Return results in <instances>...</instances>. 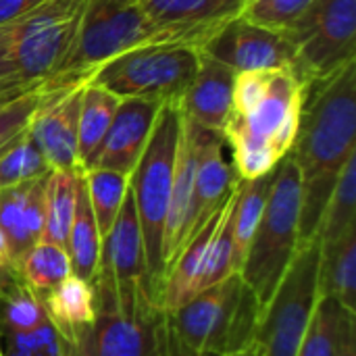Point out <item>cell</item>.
<instances>
[{
    "instance_id": "4fadbf2b",
    "label": "cell",
    "mask_w": 356,
    "mask_h": 356,
    "mask_svg": "<svg viewBox=\"0 0 356 356\" xmlns=\"http://www.w3.org/2000/svg\"><path fill=\"white\" fill-rule=\"evenodd\" d=\"M94 280L115 290H131L136 286H146L154 296L148 282L144 240L131 190L127 192L111 232L106 234V238H102L100 265Z\"/></svg>"
},
{
    "instance_id": "ac0fdd59",
    "label": "cell",
    "mask_w": 356,
    "mask_h": 356,
    "mask_svg": "<svg viewBox=\"0 0 356 356\" xmlns=\"http://www.w3.org/2000/svg\"><path fill=\"white\" fill-rule=\"evenodd\" d=\"M207 136V129L194 125L181 115V131H179V146H177V161H175V173H173V186H171V198H169V211L165 221V238H163V263L165 269L177 254L184 242L186 223L190 215L192 204V190H194V175H196V163L200 154L202 140Z\"/></svg>"
},
{
    "instance_id": "e0dca14e",
    "label": "cell",
    "mask_w": 356,
    "mask_h": 356,
    "mask_svg": "<svg viewBox=\"0 0 356 356\" xmlns=\"http://www.w3.org/2000/svg\"><path fill=\"white\" fill-rule=\"evenodd\" d=\"M236 71L200 52L196 75L179 100V113L194 125L221 134L232 113Z\"/></svg>"
},
{
    "instance_id": "cb8c5ba5",
    "label": "cell",
    "mask_w": 356,
    "mask_h": 356,
    "mask_svg": "<svg viewBox=\"0 0 356 356\" xmlns=\"http://www.w3.org/2000/svg\"><path fill=\"white\" fill-rule=\"evenodd\" d=\"M100 248H102V238H100V232H98V225H96V219H94V213L90 207L83 175H81L79 190H77L75 215H73L67 244H65V250L71 261V273L92 282L98 273Z\"/></svg>"
},
{
    "instance_id": "ffe728a7",
    "label": "cell",
    "mask_w": 356,
    "mask_h": 356,
    "mask_svg": "<svg viewBox=\"0 0 356 356\" xmlns=\"http://www.w3.org/2000/svg\"><path fill=\"white\" fill-rule=\"evenodd\" d=\"M40 300L44 315L58 340H71L96 323L94 284L83 277L71 273Z\"/></svg>"
},
{
    "instance_id": "ab89813d",
    "label": "cell",
    "mask_w": 356,
    "mask_h": 356,
    "mask_svg": "<svg viewBox=\"0 0 356 356\" xmlns=\"http://www.w3.org/2000/svg\"><path fill=\"white\" fill-rule=\"evenodd\" d=\"M0 356H4V350H2V338H0Z\"/></svg>"
},
{
    "instance_id": "836d02e7",
    "label": "cell",
    "mask_w": 356,
    "mask_h": 356,
    "mask_svg": "<svg viewBox=\"0 0 356 356\" xmlns=\"http://www.w3.org/2000/svg\"><path fill=\"white\" fill-rule=\"evenodd\" d=\"M154 356H194L179 344L165 311H163V317L156 325V355Z\"/></svg>"
},
{
    "instance_id": "5b68a950",
    "label": "cell",
    "mask_w": 356,
    "mask_h": 356,
    "mask_svg": "<svg viewBox=\"0 0 356 356\" xmlns=\"http://www.w3.org/2000/svg\"><path fill=\"white\" fill-rule=\"evenodd\" d=\"M300 204V173L288 152L273 169L263 217L240 271L242 282L250 288L261 309L271 300L298 250Z\"/></svg>"
},
{
    "instance_id": "3957f363",
    "label": "cell",
    "mask_w": 356,
    "mask_h": 356,
    "mask_svg": "<svg viewBox=\"0 0 356 356\" xmlns=\"http://www.w3.org/2000/svg\"><path fill=\"white\" fill-rule=\"evenodd\" d=\"M217 27L159 25L146 15L140 0H88L67 56L42 88L83 83L98 67L136 48L186 44L200 50Z\"/></svg>"
},
{
    "instance_id": "8992f818",
    "label": "cell",
    "mask_w": 356,
    "mask_h": 356,
    "mask_svg": "<svg viewBox=\"0 0 356 356\" xmlns=\"http://www.w3.org/2000/svg\"><path fill=\"white\" fill-rule=\"evenodd\" d=\"M181 131V113L175 104H163L154 119V127L150 140L129 175V190L134 196L144 254H146V271L148 282L159 298L165 263H163V238H165V221L169 211L177 146Z\"/></svg>"
},
{
    "instance_id": "44dd1931",
    "label": "cell",
    "mask_w": 356,
    "mask_h": 356,
    "mask_svg": "<svg viewBox=\"0 0 356 356\" xmlns=\"http://www.w3.org/2000/svg\"><path fill=\"white\" fill-rule=\"evenodd\" d=\"M119 102H121V98H117L115 94L86 81L83 94H81V104H79V123H77V169H79V173H86L92 169Z\"/></svg>"
},
{
    "instance_id": "484cf974",
    "label": "cell",
    "mask_w": 356,
    "mask_h": 356,
    "mask_svg": "<svg viewBox=\"0 0 356 356\" xmlns=\"http://www.w3.org/2000/svg\"><path fill=\"white\" fill-rule=\"evenodd\" d=\"M79 179L81 173L77 169H54L46 175V213L40 242H50L65 248L75 215Z\"/></svg>"
},
{
    "instance_id": "7402d4cb",
    "label": "cell",
    "mask_w": 356,
    "mask_h": 356,
    "mask_svg": "<svg viewBox=\"0 0 356 356\" xmlns=\"http://www.w3.org/2000/svg\"><path fill=\"white\" fill-rule=\"evenodd\" d=\"M319 294L356 315V227L330 246H321Z\"/></svg>"
},
{
    "instance_id": "f546056e",
    "label": "cell",
    "mask_w": 356,
    "mask_h": 356,
    "mask_svg": "<svg viewBox=\"0 0 356 356\" xmlns=\"http://www.w3.org/2000/svg\"><path fill=\"white\" fill-rule=\"evenodd\" d=\"M81 175L100 238H106L129 192V175L111 169H98V167Z\"/></svg>"
},
{
    "instance_id": "4316f807",
    "label": "cell",
    "mask_w": 356,
    "mask_h": 356,
    "mask_svg": "<svg viewBox=\"0 0 356 356\" xmlns=\"http://www.w3.org/2000/svg\"><path fill=\"white\" fill-rule=\"evenodd\" d=\"M140 4L159 25L217 27L236 17L221 0H140Z\"/></svg>"
},
{
    "instance_id": "8fae6325",
    "label": "cell",
    "mask_w": 356,
    "mask_h": 356,
    "mask_svg": "<svg viewBox=\"0 0 356 356\" xmlns=\"http://www.w3.org/2000/svg\"><path fill=\"white\" fill-rule=\"evenodd\" d=\"M200 52L236 73L273 69L294 71L296 65V50L286 33L250 23L240 15L221 23L202 44Z\"/></svg>"
},
{
    "instance_id": "9a60e30c",
    "label": "cell",
    "mask_w": 356,
    "mask_h": 356,
    "mask_svg": "<svg viewBox=\"0 0 356 356\" xmlns=\"http://www.w3.org/2000/svg\"><path fill=\"white\" fill-rule=\"evenodd\" d=\"M234 192H236V188H234ZM234 192L229 194L225 204L179 248V252L167 265V269L163 273L161 290H159V305L165 313H175L190 298H194L198 292H202V280L207 273L211 246H213V240L217 236L221 221L227 215Z\"/></svg>"
},
{
    "instance_id": "e575fe53",
    "label": "cell",
    "mask_w": 356,
    "mask_h": 356,
    "mask_svg": "<svg viewBox=\"0 0 356 356\" xmlns=\"http://www.w3.org/2000/svg\"><path fill=\"white\" fill-rule=\"evenodd\" d=\"M58 342H60V356H98L94 325L86 327L71 340H58Z\"/></svg>"
},
{
    "instance_id": "9c48e42d",
    "label": "cell",
    "mask_w": 356,
    "mask_h": 356,
    "mask_svg": "<svg viewBox=\"0 0 356 356\" xmlns=\"http://www.w3.org/2000/svg\"><path fill=\"white\" fill-rule=\"evenodd\" d=\"M286 35L305 86L336 75L356 63V0H313Z\"/></svg>"
},
{
    "instance_id": "4dcf8cb0",
    "label": "cell",
    "mask_w": 356,
    "mask_h": 356,
    "mask_svg": "<svg viewBox=\"0 0 356 356\" xmlns=\"http://www.w3.org/2000/svg\"><path fill=\"white\" fill-rule=\"evenodd\" d=\"M50 171L42 152L23 129L0 152V190L38 179Z\"/></svg>"
},
{
    "instance_id": "8d00e7d4",
    "label": "cell",
    "mask_w": 356,
    "mask_h": 356,
    "mask_svg": "<svg viewBox=\"0 0 356 356\" xmlns=\"http://www.w3.org/2000/svg\"><path fill=\"white\" fill-rule=\"evenodd\" d=\"M336 356H356V325L346 334V338H344V342H342Z\"/></svg>"
},
{
    "instance_id": "52a82bcc",
    "label": "cell",
    "mask_w": 356,
    "mask_h": 356,
    "mask_svg": "<svg viewBox=\"0 0 356 356\" xmlns=\"http://www.w3.org/2000/svg\"><path fill=\"white\" fill-rule=\"evenodd\" d=\"M198 60L200 50L186 44L136 48L98 67L88 83L117 98H142L177 106L196 75Z\"/></svg>"
},
{
    "instance_id": "7a4b0ae2",
    "label": "cell",
    "mask_w": 356,
    "mask_h": 356,
    "mask_svg": "<svg viewBox=\"0 0 356 356\" xmlns=\"http://www.w3.org/2000/svg\"><path fill=\"white\" fill-rule=\"evenodd\" d=\"M305 81L292 69L236 75L234 100L221 131L238 179L271 173L290 152L305 104Z\"/></svg>"
},
{
    "instance_id": "d4e9b609",
    "label": "cell",
    "mask_w": 356,
    "mask_h": 356,
    "mask_svg": "<svg viewBox=\"0 0 356 356\" xmlns=\"http://www.w3.org/2000/svg\"><path fill=\"white\" fill-rule=\"evenodd\" d=\"M356 325V315L348 313L340 302L321 296L298 346L296 356H336L346 334Z\"/></svg>"
},
{
    "instance_id": "ba28073f",
    "label": "cell",
    "mask_w": 356,
    "mask_h": 356,
    "mask_svg": "<svg viewBox=\"0 0 356 356\" xmlns=\"http://www.w3.org/2000/svg\"><path fill=\"white\" fill-rule=\"evenodd\" d=\"M319 240L302 244L261 313L252 356H296L319 300Z\"/></svg>"
},
{
    "instance_id": "b9f144b4",
    "label": "cell",
    "mask_w": 356,
    "mask_h": 356,
    "mask_svg": "<svg viewBox=\"0 0 356 356\" xmlns=\"http://www.w3.org/2000/svg\"><path fill=\"white\" fill-rule=\"evenodd\" d=\"M2 102H6V100H2V98H0V104H2Z\"/></svg>"
},
{
    "instance_id": "d6a6232c",
    "label": "cell",
    "mask_w": 356,
    "mask_h": 356,
    "mask_svg": "<svg viewBox=\"0 0 356 356\" xmlns=\"http://www.w3.org/2000/svg\"><path fill=\"white\" fill-rule=\"evenodd\" d=\"M44 88H33L0 104V152L27 127L31 115L44 100Z\"/></svg>"
},
{
    "instance_id": "60d3db41",
    "label": "cell",
    "mask_w": 356,
    "mask_h": 356,
    "mask_svg": "<svg viewBox=\"0 0 356 356\" xmlns=\"http://www.w3.org/2000/svg\"><path fill=\"white\" fill-rule=\"evenodd\" d=\"M240 356H252V350H250V353H244V355H240Z\"/></svg>"
},
{
    "instance_id": "d6986e66",
    "label": "cell",
    "mask_w": 356,
    "mask_h": 356,
    "mask_svg": "<svg viewBox=\"0 0 356 356\" xmlns=\"http://www.w3.org/2000/svg\"><path fill=\"white\" fill-rule=\"evenodd\" d=\"M46 175L0 190V229L17 267L23 254L40 242L44 232Z\"/></svg>"
},
{
    "instance_id": "83f0119b",
    "label": "cell",
    "mask_w": 356,
    "mask_h": 356,
    "mask_svg": "<svg viewBox=\"0 0 356 356\" xmlns=\"http://www.w3.org/2000/svg\"><path fill=\"white\" fill-rule=\"evenodd\" d=\"M356 227V154H353L332 194H330V200L325 204V211H323V217H321V223H319V232H317V238H319V244L321 246H330L334 244L336 240H340L344 234H348L350 229Z\"/></svg>"
},
{
    "instance_id": "30bf717a",
    "label": "cell",
    "mask_w": 356,
    "mask_h": 356,
    "mask_svg": "<svg viewBox=\"0 0 356 356\" xmlns=\"http://www.w3.org/2000/svg\"><path fill=\"white\" fill-rule=\"evenodd\" d=\"M92 284L96 292V355H156V325L163 309L150 290L146 286L113 290L98 280Z\"/></svg>"
},
{
    "instance_id": "d590c367",
    "label": "cell",
    "mask_w": 356,
    "mask_h": 356,
    "mask_svg": "<svg viewBox=\"0 0 356 356\" xmlns=\"http://www.w3.org/2000/svg\"><path fill=\"white\" fill-rule=\"evenodd\" d=\"M46 0H0V25L38 8Z\"/></svg>"
},
{
    "instance_id": "603a6c76",
    "label": "cell",
    "mask_w": 356,
    "mask_h": 356,
    "mask_svg": "<svg viewBox=\"0 0 356 356\" xmlns=\"http://www.w3.org/2000/svg\"><path fill=\"white\" fill-rule=\"evenodd\" d=\"M273 181V171L261 175L257 179H238L236 202L229 217L232 227V254H234V271L240 275L242 265L246 261L250 242L263 217V209L267 202V194Z\"/></svg>"
},
{
    "instance_id": "6da1fadb",
    "label": "cell",
    "mask_w": 356,
    "mask_h": 356,
    "mask_svg": "<svg viewBox=\"0 0 356 356\" xmlns=\"http://www.w3.org/2000/svg\"><path fill=\"white\" fill-rule=\"evenodd\" d=\"M356 154V63L336 75L307 86L300 127L290 148L300 173L298 248L319 240V223L330 194Z\"/></svg>"
},
{
    "instance_id": "277c9868",
    "label": "cell",
    "mask_w": 356,
    "mask_h": 356,
    "mask_svg": "<svg viewBox=\"0 0 356 356\" xmlns=\"http://www.w3.org/2000/svg\"><path fill=\"white\" fill-rule=\"evenodd\" d=\"M88 0H46L0 25V98L42 88L67 56Z\"/></svg>"
},
{
    "instance_id": "74e56055",
    "label": "cell",
    "mask_w": 356,
    "mask_h": 356,
    "mask_svg": "<svg viewBox=\"0 0 356 356\" xmlns=\"http://www.w3.org/2000/svg\"><path fill=\"white\" fill-rule=\"evenodd\" d=\"M232 13H236V15H240V10H242V6H244V2L246 0H221Z\"/></svg>"
},
{
    "instance_id": "5bb4252c",
    "label": "cell",
    "mask_w": 356,
    "mask_h": 356,
    "mask_svg": "<svg viewBox=\"0 0 356 356\" xmlns=\"http://www.w3.org/2000/svg\"><path fill=\"white\" fill-rule=\"evenodd\" d=\"M161 106L152 100L121 98L92 169L98 167L131 175L150 140Z\"/></svg>"
},
{
    "instance_id": "f1b7e54d",
    "label": "cell",
    "mask_w": 356,
    "mask_h": 356,
    "mask_svg": "<svg viewBox=\"0 0 356 356\" xmlns=\"http://www.w3.org/2000/svg\"><path fill=\"white\" fill-rule=\"evenodd\" d=\"M19 275L23 284L40 298L71 275V261L63 246L50 242L33 244L19 261Z\"/></svg>"
},
{
    "instance_id": "7c38bea8",
    "label": "cell",
    "mask_w": 356,
    "mask_h": 356,
    "mask_svg": "<svg viewBox=\"0 0 356 356\" xmlns=\"http://www.w3.org/2000/svg\"><path fill=\"white\" fill-rule=\"evenodd\" d=\"M83 86L86 81L77 86L46 90L44 100L25 127L50 171L77 169V123Z\"/></svg>"
},
{
    "instance_id": "1f68e13d",
    "label": "cell",
    "mask_w": 356,
    "mask_h": 356,
    "mask_svg": "<svg viewBox=\"0 0 356 356\" xmlns=\"http://www.w3.org/2000/svg\"><path fill=\"white\" fill-rule=\"evenodd\" d=\"M313 0H246L240 17L261 27L286 33Z\"/></svg>"
},
{
    "instance_id": "f35d334b",
    "label": "cell",
    "mask_w": 356,
    "mask_h": 356,
    "mask_svg": "<svg viewBox=\"0 0 356 356\" xmlns=\"http://www.w3.org/2000/svg\"><path fill=\"white\" fill-rule=\"evenodd\" d=\"M10 271H17V269H0V286H2L4 277H6V275H8Z\"/></svg>"
},
{
    "instance_id": "2e32d148",
    "label": "cell",
    "mask_w": 356,
    "mask_h": 356,
    "mask_svg": "<svg viewBox=\"0 0 356 356\" xmlns=\"http://www.w3.org/2000/svg\"><path fill=\"white\" fill-rule=\"evenodd\" d=\"M223 146L225 142L221 134L207 131L196 163L192 204H190V215H188L181 246L225 204V200L229 198V194L238 184L234 167L223 156Z\"/></svg>"
}]
</instances>
